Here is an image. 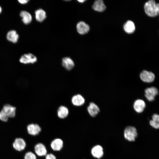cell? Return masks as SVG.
Segmentation results:
<instances>
[{
    "instance_id": "30bf717a",
    "label": "cell",
    "mask_w": 159,
    "mask_h": 159,
    "mask_svg": "<svg viewBox=\"0 0 159 159\" xmlns=\"http://www.w3.org/2000/svg\"><path fill=\"white\" fill-rule=\"evenodd\" d=\"M62 66L67 70H72L74 66V63L73 60L69 57H65L62 59Z\"/></svg>"
},
{
    "instance_id": "603a6c76",
    "label": "cell",
    "mask_w": 159,
    "mask_h": 159,
    "mask_svg": "<svg viewBox=\"0 0 159 159\" xmlns=\"http://www.w3.org/2000/svg\"><path fill=\"white\" fill-rule=\"evenodd\" d=\"M150 124L155 129L159 128V115L157 114H153L152 116V120L150 121Z\"/></svg>"
},
{
    "instance_id": "ffe728a7",
    "label": "cell",
    "mask_w": 159,
    "mask_h": 159,
    "mask_svg": "<svg viewBox=\"0 0 159 159\" xmlns=\"http://www.w3.org/2000/svg\"><path fill=\"white\" fill-rule=\"evenodd\" d=\"M92 8L95 10L101 12L105 11L106 7L103 1L98 0L95 2L93 5Z\"/></svg>"
},
{
    "instance_id": "6da1fadb",
    "label": "cell",
    "mask_w": 159,
    "mask_h": 159,
    "mask_svg": "<svg viewBox=\"0 0 159 159\" xmlns=\"http://www.w3.org/2000/svg\"><path fill=\"white\" fill-rule=\"evenodd\" d=\"M144 9L145 13L150 17H155L159 15V3H156L154 0L146 2Z\"/></svg>"
},
{
    "instance_id": "4316f807",
    "label": "cell",
    "mask_w": 159,
    "mask_h": 159,
    "mask_svg": "<svg viewBox=\"0 0 159 159\" xmlns=\"http://www.w3.org/2000/svg\"><path fill=\"white\" fill-rule=\"evenodd\" d=\"M19 2L21 4H25L29 1L28 0H19Z\"/></svg>"
},
{
    "instance_id": "277c9868",
    "label": "cell",
    "mask_w": 159,
    "mask_h": 159,
    "mask_svg": "<svg viewBox=\"0 0 159 159\" xmlns=\"http://www.w3.org/2000/svg\"><path fill=\"white\" fill-rule=\"evenodd\" d=\"M145 95L148 100L153 101L155 97L158 95V89L155 87H152L146 88L145 90Z\"/></svg>"
},
{
    "instance_id": "7402d4cb",
    "label": "cell",
    "mask_w": 159,
    "mask_h": 159,
    "mask_svg": "<svg viewBox=\"0 0 159 159\" xmlns=\"http://www.w3.org/2000/svg\"><path fill=\"white\" fill-rule=\"evenodd\" d=\"M125 31L128 34L133 33L135 30V26L134 23L132 21H127L124 24L123 26Z\"/></svg>"
},
{
    "instance_id": "83f0119b",
    "label": "cell",
    "mask_w": 159,
    "mask_h": 159,
    "mask_svg": "<svg viewBox=\"0 0 159 159\" xmlns=\"http://www.w3.org/2000/svg\"><path fill=\"white\" fill-rule=\"evenodd\" d=\"M79 1V2H80V3H83L84 2V1H85V0H78L77 1Z\"/></svg>"
},
{
    "instance_id": "7c38bea8",
    "label": "cell",
    "mask_w": 159,
    "mask_h": 159,
    "mask_svg": "<svg viewBox=\"0 0 159 159\" xmlns=\"http://www.w3.org/2000/svg\"><path fill=\"white\" fill-rule=\"evenodd\" d=\"M27 128L28 133L32 135H37L41 130L40 126L36 124H30L27 126Z\"/></svg>"
},
{
    "instance_id": "e0dca14e",
    "label": "cell",
    "mask_w": 159,
    "mask_h": 159,
    "mask_svg": "<svg viewBox=\"0 0 159 159\" xmlns=\"http://www.w3.org/2000/svg\"><path fill=\"white\" fill-rule=\"evenodd\" d=\"M69 113L68 109L65 106L61 105L57 110V115L60 118L64 119L66 118L68 115Z\"/></svg>"
},
{
    "instance_id": "52a82bcc",
    "label": "cell",
    "mask_w": 159,
    "mask_h": 159,
    "mask_svg": "<svg viewBox=\"0 0 159 159\" xmlns=\"http://www.w3.org/2000/svg\"><path fill=\"white\" fill-rule=\"evenodd\" d=\"M9 117H14L16 115V108L9 104L5 105L2 109Z\"/></svg>"
},
{
    "instance_id": "3957f363",
    "label": "cell",
    "mask_w": 159,
    "mask_h": 159,
    "mask_svg": "<svg viewBox=\"0 0 159 159\" xmlns=\"http://www.w3.org/2000/svg\"><path fill=\"white\" fill-rule=\"evenodd\" d=\"M19 61L20 62L24 64H34L37 62V58L33 54L29 53L21 56Z\"/></svg>"
},
{
    "instance_id": "d6986e66",
    "label": "cell",
    "mask_w": 159,
    "mask_h": 159,
    "mask_svg": "<svg viewBox=\"0 0 159 159\" xmlns=\"http://www.w3.org/2000/svg\"><path fill=\"white\" fill-rule=\"evenodd\" d=\"M20 15L22 18V20L23 23L26 24H30L32 20L31 15L29 12L25 11H21Z\"/></svg>"
},
{
    "instance_id": "5b68a950",
    "label": "cell",
    "mask_w": 159,
    "mask_h": 159,
    "mask_svg": "<svg viewBox=\"0 0 159 159\" xmlns=\"http://www.w3.org/2000/svg\"><path fill=\"white\" fill-rule=\"evenodd\" d=\"M140 77L143 81L147 83L153 82L155 79V75L153 73L145 70L140 73Z\"/></svg>"
},
{
    "instance_id": "2e32d148",
    "label": "cell",
    "mask_w": 159,
    "mask_h": 159,
    "mask_svg": "<svg viewBox=\"0 0 159 159\" xmlns=\"http://www.w3.org/2000/svg\"><path fill=\"white\" fill-rule=\"evenodd\" d=\"M63 142L60 138H56L52 140L50 144L52 149L55 151H59L62 148Z\"/></svg>"
},
{
    "instance_id": "5bb4252c",
    "label": "cell",
    "mask_w": 159,
    "mask_h": 159,
    "mask_svg": "<svg viewBox=\"0 0 159 159\" xmlns=\"http://www.w3.org/2000/svg\"><path fill=\"white\" fill-rule=\"evenodd\" d=\"M91 153L94 157L98 159L100 158L104 154L103 149L100 145H95L92 149Z\"/></svg>"
},
{
    "instance_id": "9a60e30c",
    "label": "cell",
    "mask_w": 159,
    "mask_h": 159,
    "mask_svg": "<svg viewBox=\"0 0 159 159\" xmlns=\"http://www.w3.org/2000/svg\"><path fill=\"white\" fill-rule=\"evenodd\" d=\"M13 146L16 150L21 151L25 148L26 146V143L23 139L17 138L15 140L13 143Z\"/></svg>"
},
{
    "instance_id": "484cf974",
    "label": "cell",
    "mask_w": 159,
    "mask_h": 159,
    "mask_svg": "<svg viewBox=\"0 0 159 159\" xmlns=\"http://www.w3.org/2000/svg\"><path fill=\"white\" fill-rule=\"evenodd\" d=\"M45 159H57L56 156L52 153L47 154L45 156Z\"/></svg>"
},
{
    "instance_id": "cb8c5ba5",
    "label": "cell",
    "mask_w": 159,
    "mask_h": 159,
    "mask_svg": "<svg viewBox=\"0 0 159 159\" xmlns=\"http://www.w3.org/2000/svg\"><path fill=\"white\" fill-rule=\"evenodd\" d=\"M8 118V116L2 109L0 111V120L4 122H6Z\"/></svg>"
},
{
    "instance_id": "9c48e42d",
    "label": "cell",
    "mask_w": 159,
    "mask_h": 159,
    "mask_svg": "<svg viewBox=\"0 0 159 159\" xmlns=\"http://www.w3.org/2000/svg\"><path fill=\"white\" fill-rule=\"evenodd\" d=\"M71 102L72 104L74 106H80L84 104L85 100L82 95L77 94L72 97Z\"/></svg>"
},
{
    "instance_id": "d4e9b609",
    "label": "cell",
    "mask_w": 159,
    "mask_h": 159,
    "mask_svg": "<svg viewBox=\"0 0 159 159\" xmlns=\"http://www.w3.org/2000/svg\"><path fill=\"white\" fill-rule=\"evenodd\" d=\"M24 159H37L35 155L31 152L26 153L24 156Z\"/></svg>"
},
{
    "instance_id": "ba28073f",
    "label": "cell",
    "mask_w": 159,
    "mask_h": 159,
    "mask_svg": "<svg viewBox=\"0 0 159 159\" xmlns=\"http://www.w3.org/2000/svg\"><path fill=\"white\" fill-rule=\"evenodd\" d=\"M145 107L146 104L144 101L140 99L135 100L133 104L134 110L138 113H140L143 112Z\"/></svg>"
},
{
    "instance_id": "8fae6325",
    "label": "cell",
    "mask_w": 159,
    "mask_h": 159,
    "mask_svg": "<svg viewBox=\"0 0 159 159\" xmlns=\"http://www.w3.org/2000/svg\"><path fill=\"white\" fill-rule=\"evenodd\" d=\"M87 109L89 114L93 117H95L100 111L98 106L93 102L90 103L87 107Z\"/></svg>"
},
{
    "instance_id": "7a4b0ae2",
    "label": "cell",
    "mask_w": 159,
    "mask_h": 159,
    "mask_svg": "<svg viewBox=\"0 0 159 159\" xmlns=\"http://www.w3.org/2000/svg\"><path fill=\"white\" fill-rule=\"evenodd\" d=\"M125 138L129 141H134L137 137L138 133L136 128L134 127L128 126L124 131Z\"/></svg>"
},
{
    "instance_id": "8992f818",
    "label": "cell",
    "mask_w": 159,
    "mask_h": 159,
    "mask_svg": "<svg viewBox=\"0 0 159 159\" xmlns=\"http://www.w3.org/2000/svg\"><path fill=\"white\" fill-rule=\"evenodd\" d=\"M77 32L80 34L83 35L87 33L89 31V26L83 21H80L76 25Z\"/></svg>"
},
{
    "instance_id": "ac0fdd59",
    "label": "cell",
    "mask_w": 159,
    "mask_h": 159,
    "mask_svg": "<svg viewBox=\"0 0 159 159\" xmlns=\"http://www.w3.org/2000/svg\"><path fill=\"white\" fill-rule=\"evenodd\" d=\"M35 19L37 21L41 22L46 18V12L42 9L37 10L35 12Z\"/></svg>"
},
{
    "instance_id": "f1b7e54d",
    "label": "cell",
    "mask_w": 159,
    "mask_h": 159,
    "mask_svg": "<svg viewBox=\"0 0 159 159\" xmlns=\"http://www.w3.org/2000/svg\"><path fill=\"white\" fill-rule=\"evenodd\" d=\"M2 12V8L1 6H0V14L1 12Z\"/></svg>"
},
{
    "instance_id": "44dd1931",
    "label": "cell",
    "mask_w": 159,
    "mask_h": 159,
    "mask_svg": "<svg viewBox=\"0 0 159 159\" xmlns=\"http://www.w3.org/2000/svg\"><path fill=\"white\" fill-rule=\"evenodd\" d=\"M19 36L17 33L14 30H12L9 31L6 35V38L9 41L13 43L17 42Z\"/></svg>"
},
{
    "instance_id": "4fadbf2b",
    "label": "cell",
    "mask_w": 159,
    "mask_h": 159,
    "mask_svg": "<svg viewBox=\"0 0 159 159\" xmlns=\"http://www.w3.org/2000/svg\"><path fill=\"white\" fill-rule=\"evenodd\" d=\"M34 151L36 154L39 156H46L47 150L45 146L42 143H38L34 147Z\"/></svg>"
}]
</instances>
